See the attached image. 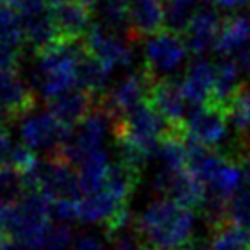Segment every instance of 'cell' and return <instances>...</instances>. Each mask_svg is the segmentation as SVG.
Segmentation results:
<instances>
[{
  "instance_id": "32",
  "label": "cell",
  "mask_w": 250,
  "mask_h": 250,
  "mask_svg": "<svg viewBox=\"0 0 250 250\" xmlns=\"http://www.w3.org/2000/svg\"><path fill=\"white\" fill-rule=\"evenodd\" d=\"M0 250H26L19 241H15L13 237H4L0 239Z\"/></svg>"
},
{
  "instance_id": "27",
  "label": "cell",
  "mask_w": 250,
  "mask_h": 250,
  "mask_svg": "<svg viewBox=\"0 0 250 250\" xmlns=\"http://www.w3.org/2000/svg\"><path fill=\"white\" fill-rule=\"evenodd\" d=\"M112 241H114V250H149L146 247V243L142 241L136 234H131V232L118 235Z\"/></svg>"
},
{
  "instance_id": "20",
  "label": "cell",
  "mask_w": 250,
  "mask_h": 250,
  "mask_svg": "<svg viewBox=\"0 0 250 250\" xmlns=\"http://www.w3.org/2000/svg\"><path fill=\"white\" fill-rule=\"evenodd\" d=\"M166 13V31L175 35H184L201 9L199 0H162Z\"/></svg>"
},
{
  "instance_id": "14",
  "label": "cell",
  "mask_w": 250,
  "mask_h": 250,
  "mask_svg": "<svg viewBox=\"0 0 250 250\" xmlns=\"http://www.w3.org/2000/svg\"><path fill=\"white\" fill-rule=\"evenodd\" d=\"M221 19L223 17H219L215 9L211 8H201L197 11L195 19L191 21L189 28L182 35L188 52L195 55V59H199L211 48H215L219 30H221Z\"/></svg>"
},
{
  "instance_id": "8",
  "label": "cell",
  "mask_w": 250,
  "mask_h": 250,
  "mask_svg": "<svg viewBox=\"0 0 250 250\" xmlns=\"http://www.w3.org/2000/svg\"><path fill=\"white\" fill-rule=\"evenodd\" d=\"M37 105V96L33 88L22 81L17 72H2L0 74V122L13 124L30 112Z\"/></svg>"
},
{
  "instance_id": "4",
  "label": "cell",
  "mask_w": 250,
  "mask_h": 250,
  "mask_svg": "<svg viewBox=\"0 0 250 250\" xmlns=\"http://www.w3.org/2000/svg\"><path fill=\"white\" fill-rule=\"evenodd\" d=\"M39 191L52 201H81V184L76 166L59 156H46L39 167Z\"/></svg>"
},
{
  "instance_id": "33",
  "label": "cell",
  "mask_w": 250,
  "mask_h": 250,
  "mask_svg": "<svg viewBox=\"0 0 250 250\" xmlns=\"http://www.w3.org/2000/svg\"><path fill=\"white\" fill-rule=\"evenodd\" d=\"M249 100H250V88H249Z\"/></svg>"
},
{
  "instance_id": "31",
  "label": "cell",
  "mask_w": 250,
  "mask_h": 250,
  "mask_svg": "<svg viewBox=\"0 0 250 250\" xmlns=\"http://www.w3.org/2000/svg\"><path fill=\"white\" fill-rule=\"evenodd\" d=\"M180 250H211V245L204 237H193L189 243H186Z\"/></svg>"
},
{
  "instance_id": "1",
  "label": "cell",
  "mask_w": 250,
  "mask_h": 250,
  "mask_svg": "<svg viewBox=\"0 0 250 250\" xmlns=\"http://www.w3.org/2000/svg\"><path fill=\"white\" fill-rule=\"evenodd\" d=\"M133 225L147 249L180 250L193 239L195 211L169 199H156L134 219Z\"/></svg>"
},
{
  "instance_id": "12",
  "label": "cell",
  "mask_w": 250,
  "mask_h": 250,
  "mask_svg": "<svg viewBox=\"0 0 250 250\" xmlns=\"http://www.w3.org/2000/svg\"><path fill=\"white\" fill-rule=\"evenodd\" d=\"M85 42L88 52L96 55L109 70L116 68V66H127L133 61L131 48L127 46L124 41L118 39V35L110 33L100 24H92Z\"/></svg>"
},
{
  "instance_id": "15",
  "label": "cell",
  "mask_w": 250,
  "mask_h": 250,
  "mask_svg": "<svg viewBox=\"0 0 250 250\" xmlns=\"http://www.w3.org/2000/svg\"><path fill=\"white\" fill-rule=\"evenodd\" d=\"M213 85H215V64H211L203 57L193 59L182 79V88L188 103L191 107L208 105L213 94Z\"/></svg>"
},
{
  "instance_id": "28",
  "label": "cell",
  "mask_w": 250,
  "mask_h": 250,
  "mask_svg": "<svg viewBox=\"0 0 250 250\" xmlns=\"http://www.w3.org/2000/svg\"><path fill=\"white\" fill-rule=\"evenodd\" d=\"M74 250H107V249H105V245L102 243V239H98L96 235L83 234L74 241Z\"/></svg>"
},
{
  "instance_id": "18",
  "label": "cell",
  "mask_w": 250,
  "mask_h": 250,
  "mask_svg": "<svg viewBox=\"0 0 250 250\" xmlns=\"http://www.w3.org/2000/svg\"><path fill=\"white\" fill-rule=\"evenodd\" d=\"M110 166L112 164L109 162V155L105 149L92 151L79 164V184H81V191L85 195H92L105 186Z\"/></svg>"
},
{
  "instance_id": "5",
  "label": "cell",
  "mask_w": 250,
  "mask_h": 250,
  "mask_svg": "<svg viewBox=\"0 0 250 250\" xmlns=\"http://www.w3.org/2000/svg\"><path fill=\"white\" fill-rule=\"evenodd\" d=\"M186 136L204 147L219 151L228 138V118L225 110L211 105L191 107L186 118Z\"/></svg>"
},
{
  "instance_id": "29",
  "label": "cell",
  "mask_w": 250,
  "mask_h": 250,
  "mask_svg": "<svg viewBox=\"0 0 250 250\" xmlns=\"http://www.w3.org/2000/svg\"><path fill=\"white\" fill-rule=\"evenodd\" d=\"M234 61H235V64L239 66V70H241L243 74L250 76V42L247 46H243L239 52H235Z\"/></svg>"
},
{
  "instance_id": "3",
  "label": "cell",
  "mask_w": 250,
  "mask_h": 250,
  "mask_svg": "<svg viewBox=\"0 0 250 250\" xmlns=\"http://www.w3.org/2000/svg\"><path fill=\"white\" fill-rule=\"evenodd\" d=\"M188 54L189 52L184 39L164 30L146 41V57L142 68L155 81L173 78L171 74L179 70Z\"/></svg>"
},
{
  "instance_id": "23",
  "label": "cell",
  "mask_w": 250,
  "mask_h": 250,
  "mask_svg": "<svg viewBox=\"0 0 250 250\" xmlns=\"http://www.w3.org/2000/svg\"><path fill=\"white\" fill-rule=\"evenodd\" d=\"M26 193L28 189L22 175L11 166L0 167V201L17 204Z\"/></svg>"
},
{
  "instance_id": "16",
  "label": "cell",
  "mask_w": 250,
  "mask_h": 250,
  "mask_svg": "<svg viewBox=\"0 0 250 250\" xmlns=\"http://www.w3.org/2000/svg\"><path fill=\"white\" fill-rule=\"evenodd\" d=\"M245 81H241V70L230 57H221V61L215 64V85L213 94L208 105L225 110L230 107V103L235 100V96L241 92Z\"/></svg>"
},
{
  "instance_id": "2",
  "label": "cell",
  "mask_w": 250,
  "mask_h": 250,
  "mask_svg": "<svg viewBox=\"0 0 250 250\" xmlns=\"http://www.w3.org/2000/svg\"><path fill=\"white\" fill-rule=\"evenodd\" d=\"M52 199L42 191H30L17 203L13 239L26 250H37L52 228Z\"/></svg>"
},
{
  "instance_id": "30",
  "label": "cell",
  "mask_w": 250,
  "mask_h": 250,
  "mask_svg": "<svg viewBox=\"0 0 250 250\" xmlns=\"http://www.w3.org/2000/svg\"><path fill=\"white\" fill-rule=\"evenodd\" d=\"M206 2H210L211 6H215V8L230 9V11L250 8V0H206Z\"/></svg>"
},
{
  "instance_id": "6",
  "label": "cell",
  "mask_w": 250,
  "mask_h": 250,
  "mask_svg": "<svg viewBox=\"0 0 250 250\" xmlns=\"http://www.w3.org/2000/svg\"><path fill=\"white\" fill-rule=\"evenodd\" d=\"M155 191L160 195V199H169L195 211L201 208L206 197V186L188 169H160L155 179Z\"/></svg>"
},
{
  "instance_id": "22",
  "label": "cell",
  "mask_w": 250,
  "mask_h": 250,
  "mask_svg": "<svg viewBox=\"0 0 250 250\" xmlns=\"http://www.w3.org/2000/svg\"><path fill=\"white\" fill-rule=\"evenodd\" d=\"M211 250H250V232L227 223L211 230Z\"/></svg>"
},
{
  "instance_id": "26",
  "label": "cell",
  "mask_w": 250,
  "mask_h": 250,
  "mask_svg": "<svg viewBox=\"0 0 250 250\" xmlns=\"http://www.w3.org/2000/svg\"><path fill=\"white\" fill-rule=\"evenodd\" d=\"M15 219H17V204L0 201V239L13 237Z\"/></svg>"
},
{
  "instance_id": "24",
  "label": "cell",
  "mask_w": 250,
  "mask_h": 250,
  "mask_svg": "<svg viewBox=\"0 0 250 250\" xmlns=\"http://www.w3.org/2000/svg\"><path fill=\"white\" fill-rule=\"evenodd\" d=\"M72 243V230L64 225H52L46 239L37 250H66Z\"/></svg>"
},
{
  "instance_id": "21",
  "label": "cell",
  "mask_w": 250,
  "mask_h": 250,
  "mask_svg": "<svg viewBox=\"0 0 250 250\" xmlns=\"http://www.w3.org/2000/svg\"><path fill=\"white\" fill-rule=\"evenodd\" d=\"M26 44L28 42L21 15L0 4V48H8L22 55Z\"/></svg>"
},
{
  "instance_id": "13",
  "label": "cell",
  "mask_w": 250,
  "mask_h": 250,
  "mask_svg": "<svg viewBox=\"0 0 250 250\" xmlns=\"http://www.w3.org/2000/svg\"><path fill=\"white\" fill-rule=\"evenodd\" d=\"M125 211H129L127 203L105 186L100 191H96L92 195H85L79 201V221L100 223V225L103 223L105 228L110 223H114L120 215H124Z\"/></svg>"
},
{
  "instance_id": "17",
  "label": "cell",
  "mask_w": 250,
  "mask_h": 250,
  "mask_svg": "<svg viewBox=\"0 0 250 250\" xmlns=\"http://www.w3.org/2000/svg\"><path fill=\"white\" fill-rule=\"evenodd\" d=\"M250 42V19L241 13H230L221 19V30L215 42V52L223 57L239 52Z\"/></svg>"
},
{
  "instance_id": "10",
  "label": "cell",
  "mask_w": 250,
  "mask_h": 250,
  "mask_svg": "<svg viewBox=\"0 0 250 250\" xmlns=\"http://www.w3.org/2000/svg\"><path fill=\"white\" fill-rule=\"evenodd\" d=\"M166 13L162 0H131L129 2V26L127 41L138 42L164 31Z\"/></svg>"
},
{
  "instance_id": "25",
  "label": "cell",
  "mask_w": 250,
  "mask_h": 250,
  "mask_svg": "<svg viewBox=\"0 0 250 250\" xmlns=\"http://www.w3.org/2000/svg\"><path fill=\"white\" fill-rule=\"evenodd\" d=\"M52 219L55 225L70 227L79 219V201H52Z\"/></svg>"
},
{
  "instance_id": "9",
  "label": "cell",
  "mask_w": 250,
  "mask_h": 250,
  "mask_svg": "<svg viewBox=\"0 0 250 250\" xmlns=\"http://www.w3.org/2000/svg\"><path fill=\"white\" fill-rule=\"evenodd\" d=\"M94 9L79 0L55 2L52 4V17L57 31V42H74L85 41L88 30L92 28Z\"/></svg>"
},
{
  "instance_id": "11",
  "label": "cell",
  "mask_w": 250,
  "mask_h": 250,
  "mask_svg": "<svg viewBox=\"0 0 250 250\" xmlns=\"http://www.w3.org/2000/svg\"><path fill=\"white\" fill-rule=\"evenodd\" d=\"M46 105L55 120L74 129L98 107V98L83 88H72L46 100Z\"/></svg>"
},
{
  "instance_id": "7",
  "label": "cell",
  "mask_w": 250,
  "mask_h": 250,
  "mask_svg": "<svg viewBox=\"0 0 250 250\" xmlns=\"http://www.w3.org/2000/svg\"><path fill=\"white\" fill-rule=\"evenodd\" d=\"M70 127L55 120L50 112L39 116L26 118L22 124V146L35 149H44L46 156L57 153L72 136Z\"/></svg>"
},
{
  "instance_id": "19",
  "label": "cell",
  "mask_w": 250,
  "mask_h": 250,
  "mask_svg": "<svg viewBox=\"0 0 250 250\" xmlns=\"http://www.w3.org/2000/svg\"><path fill=\"white\" fill-rule=\"evenodd\" d=\"M110 76V70L103 64L98 57L90 52H86L79 59L76 66V79H78V88H83L86 92L94 94L98 100L105 96V86L107 79Z\"/></svg>"
}]
</instances>
